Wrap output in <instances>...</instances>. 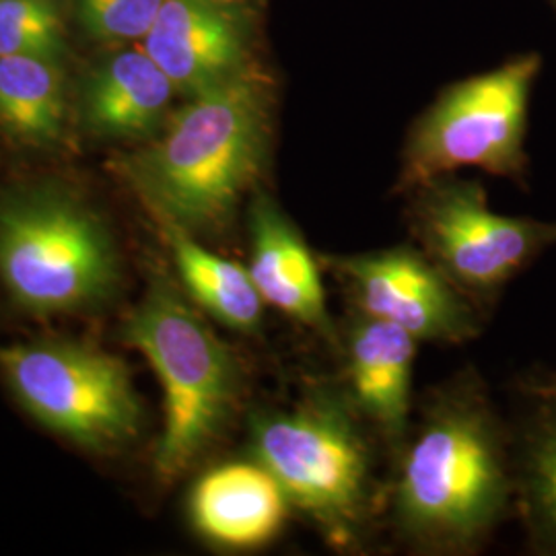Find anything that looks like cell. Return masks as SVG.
<instances>
[{
    "mask_svg": "<svg viewBox=\"0 0 556 556\" xmlns=\"http://www.w3.org/2000/svg\"><path fill=\"white\" fill-rule=\"evenodd\" d=\"M178 89L142 50L122 52L108 60L85 93L89 128L112 139L153 135Z\"/></svg>",
    "mask_w": 556,
    "mask_h": 556,
    "instance_id": "5bb4252c",
    "label": "cell"
},
{
    "mask_svg": "<svg viewBox=\"0 0 556 556\" xmlns=\"http://www.w3.org/2000/svg\"><path fill=\"white\" fill-rule=\"evenodd\" d=\"M291 509L277 478L254 457L204 472L188 501L194 530L211 544L229 551L268 544L285 528Z\"/></svg>",
    "mask_w": 556,
    "mask_h": 556,
    "instance_id": "4fadbf2b",
    "label": "cell"
},
{
    "mask_svg": "<svg viewBox=\"0 0 556 556\" xmlns=\"http://www.w3.org/2000/svg\"><path fill=\"white\" fill-rule=\"evenodd\" d=\"M270 103L266 80L248 71L179 108L130 165L157 223L197 238L231 223L266 165Z\"/></svg>",
    "mask_w": 556,
    "mask_h": 556,
    "instance_id": "7a4b0ae2",
    "label": "cell"
},
{
    "mask_svg": "<svg viewBox=\"0 0 556 556\" xmlns=\"http://www.w3.org/2000/svg\"><path fill=\"white\" fill-rule=\"evenodd\" d=\"M516 505L530 544L556 555V381L540 386L514 438Z\"/></svg>",
    "mask_w": 556,
    "mask_h": 556,
    "instance_id": "2e32d148",
    "label": "cell"
},
{
    "mask_svg": "<svg viewBox=\"0 0 556 556\" xmlns=\"http://www.w3.org/2000/svg\"><path fill=\"white\" fill-rule=\"evenodd\" d=\"M538 71L540 56L526 54L443 91L408 135L400 188L413 192L464 167L519 178Z\"/></svg>",
    "mask_w": 556,
    "mask_h": 556,
    "instance_id": "8992f818",
    "label": "cell"
},
{
    "mask_svg": "<svg viewBox=\"0 0 556 556\" xmlns=\"http://www.w3.org/2000/svg\"><path fill=\"white\" fill-rule=\"evenodd\" d=\"M365 418L344 388L316 386L289 408L250 418L252 457L337 551L363 546L376 507Z\"/></svg>",
    "mask_w": 556,
    "mask_h": 556,
    "instance_id": "3957f363",
    "label": "cell"
},
{
    "mask_svg": "<svg viewBox=\"0 0 556 556\" xmlns=\"http://www.w3.org/2000/svg\"><path fill=\"white\" fill-rule=\"evenodd\" d=\"M0 371L31 417L80 447L139 438L142 406L122 358L80 342H17L0 346Z\"/></svg>",
    "mask_w": 556,
    "mask_h": 556,
    "instance_id": "52a82bcc",
    "label": "cell"
},
{
    "mask_svg": "<svg viewBox=\"0 0 556 556\" xmlns=\"http://www.w3.org/2000/svg\"><path fill=\"white\" fill-rule=\"evenodd\" d=\"M142 50L188 98L252 71L245 23L225 0H163Z\"/></svg>",
    "mask_w": 556,
    "mask_h": 556,
    "instance_id": "30bf717a",
    "label": "cell"
},
{
    "mask_svg": "<svg viewBox=\"0 0 556 556\" xmlns=\"http://www.w3.org/2000/svg\"><path fill=\"white\" fill-rule=\"evenodd\" d=\"M358 314L390 321L418 342L464 344L480 334L477 301L415 245L326 256Z\"/></svg>",
    "mask_w": 556,
    "mask_h": 556,
    "instance_id": "9c48e42d",
    "label": "cell"
},
{
    "mask_svg": "<svg viewBox=\"0 0 556 556\" xmlns=\"http://www.w3.org/2000/svg\"><path fill=\"white\" fill-rule=\"evenodd\" d=\"M248 270L266 305L340 346L316 256L298 225L264 192L254 197L250 208Z\"/></svg>",
    "mask_w": 556,
    "mask_h": 556,
    "instance_id": "8fae6325",
    "label": "cell"
},
{
    "mask_svg": "<svg viewBox=\"0 0 556 556\" xmlns=\"http://www.w3.org/2000/svg\"><path fill=\"white\" fill-rule=\"evenodd\" d=\"M124 340L160 379L163 431L153 466L169 484L192 468L236 415L241 367L169 277L151 280L124 326Z\"/></svg>",
    "mask_w": 556,
    "mask_h": 556,
    "instance_id": "277c9868",
    "label": "cell"
},
{
    "mask_svg": "<svg viewBox=\"0 0 556 556\" xmlns=\"http://www.w3.org/2000/svg\"><path fill=\"white\" fill-rule=\"evenodd\" d=\"M0 280L27 312H83L114 293L118 256L79 200L54 188L27 190L0 206Z\"/></svg>",
    "mask_w": 556,
    "mask_h": 556,
    "instance_id": "5b68a950",
    "label": "cell"
},
{
    "mask_svg": "<svg viewBox=\"0 0 556 556\" xmlns=\"http://www.w3.org/2000/svg\"><path fill=\"white\" fill-rule=\"evenodd\" d=\"M0 124L17 139L50 144L64 124V85L56 60L0 56Z\"/></svg>",
    "mask_w": 556,
    "mask_h": 556,
    "instance_id": "e0dca14e",
    "label": "cell"
},
{
    "mask_svg": "<svg viewBox=\"0 0 556 556\" xmlns=\"http://www.w3.org/2000/svg\"><path fill=\"white\" fill-rule=\"evenodd\" d=\"M160 227L190 301L231 330L256 332L266 303L260 298L250 270L211 252L200 238L178 225L160 223Z\"/></svg>",
    "mask_w": 556,
    "mask_h": 556,
    "instance_id": "9a60e30c",
    "label": "cell"
},
{
    "mask_svg": "<svg viewBox=\"0 0 556 556\" xmlns=\"http://www.w3.org/2000/svg\"><path fill=\"white\" fill-rule=\"evenodd\" d=\"M62 52L64 27L52 0H0V56L56 60Z\"/></svg>",
    "mask_w": 556,
    "mask_h": 556,
    "instance_id": "ac0fdd59",
    "label": "cell"
},
{
    "mask_svg": "<svg viewBox=\"0 0 556 556\" xmlns=\"http://www.w3.org/2000/svg\"><path fill=\"white\" fill-rule=\"evenodd\" d=\"M413 192L408 223L418 248L477 303L497 298L556 245V220L495 213L477 181L445 176Z\"/></svg>",
    "mask_w": 556,
    "mask_h": 556,
    "instance_id": "ba28073f",
    "label": "cell"
},
{
    "mask_svg": "<svg viewBox=\"0 0 556 556\" xmlns=\"http://www.w3.org/2000/svg\"><path fill=\"white\" fill-rule=\"evenodd\" d=\"M555 2H556V0H555Z\"/></svg>",
    "mask_w": 556,
    "mask_h": 556,
    "instance_id": "ffe728a7",
    "label": "cell"
},
{
    "mask_svg": "<svg viewBox=\"0 0 556 556\" xmlns=\"http://www.w3.org/2000/svg\"><path fill=\"white\" fill-rule=\"evenodd\" d=\"M516 503L514 435L475 371L425 400L400 447L390 519L427 555H470Z\"/></svg>",
    "mask_w": 556,
    "mask_h": 556,
    "instance_id": "6da1fadb",
    "label": "cell"
},
{
    "mask_svg": "<svg viewBox=\"0 0 556 556\" xmlns=\"http://www.w3.org/2000/svg\"><path fill=\"white\" fill-rule=\"evenodd\" d=\"M163 0H77V17L89 36L103 41L142 40Z\"/></svg>",
    "mask_w": 556,
    "mask_h": 556,
    "instance_id": "d6986e66",
    "label": "cell"
},
{
    "mask_svg": "<svg viewBox=\"0 0 556 556\" xmlns=\"http://www.w3.org/2000/svg\"><path fill=\"white\" fill-rule=\"evenodd\" d=\"M418 340L390 321L355 314L340 330L344 390L358 415L400 450L410 429V388Z\"/></svg>",
    "mask_w": 556,
    "mask_h": 556,
    "instance_id": "7c38bea8",
    "label": "cell"
}]
</instances>
